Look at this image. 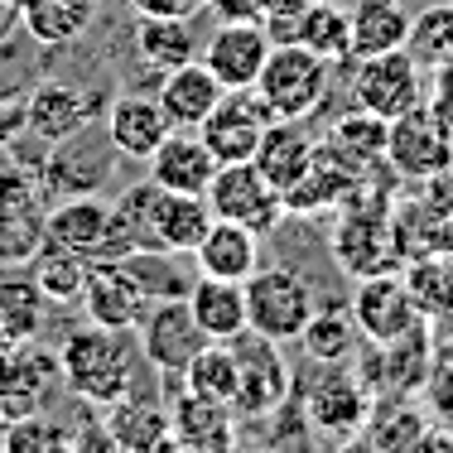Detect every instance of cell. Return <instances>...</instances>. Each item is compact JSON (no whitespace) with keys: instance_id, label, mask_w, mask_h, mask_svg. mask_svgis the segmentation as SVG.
<instances>
[{"instance_id":"cell-6","label":"cell","mask_w":453,"mask_h":453,"mask_svg":"<svg viewBox=\"0 0 453 453\" xmlns=\"http://www.w3.org/2000/svg\"><path fill=\"white\" fill-rule=\"evenodd\" d=\"M352 319H357L362 328V342H372V348H386V342L405 338L410 328H419V309L415 299H410L401 271H381V275H362L352 280V299H348Z\"/></svg>"},{"instance_id":"cell-23","label":"cell","mask_w":453,"mask_h":453,"mask_svg":"<svg viewBox=\"0 0 453 453\" xmlns=\"http://www.w3.org/2000/svg\"><path fill=\"white\" fill-rule=\"evenodd\" d=\"M222 82L208 73V63L203 58H193V63H183V68L174 73H165L159 78V106H165V116L174 121V131H198L203 121H208V111L222 102Z\"/></svg>"},{"instance_id":"cell-2","label":"cell","mask_w":453,"mask_h":453,"mask_svg":"<svg viewBox=\"0 0 453 453\" xmlns=\"http://www.w3.org/2000/svg\"><path fill=\"white\" fill-rule=\"evenodd\" d=\"M328 82H333L328 58H319L304 44H275L261 78H256V92L275 111V121H309L328 96Z\"/></svg>"},{"instance_id":"cell-22","label":"cell","mask_w":453,"mask_h":453,"mask_svg":"<svg viewBox=\"0 0 453 453\" xmlns=\"http://www.w3.org/2000/svg\"><path fill=\"white\" fill-rule=\"evenodd\" d=\"M314 155H319V145H314V135L304 131V121H271L261 135V145H256V155H251V165L271 179V188L289 193L309 169H314Z\"/></svg>"},{"instance_id":"cell-41","label":"cell","mask_w":453,"mask_h":453,"mask_svg":"<svg viewBox=\"0 0 453 453\" xmlns=\"http://www.w3.org/2000/svg\"><path fill=\"white\" fill-rule=\"evenodd\" d=\"M425 395L439 419H453V342H434V362L425 376Z\"/></svg>"},{"instance_id":"cell-51","label":"cell","mask_w":453,"mask_h":453,"mask_svg":"<svg viewBox=\"0 0 453 453\" xmlns=\"http://www.w3.org/2000/svg\"><path fill=\"white\" fill-rule=\"evenodd\" d=\"M19 5H25V0H0V10H19Z\"/></svg>"},{"instance_id":"cell-21","label":"cell","mask_w":453,"mask_h":453,"mask_svg":"<svg viewBox=\"0 0 453 453\" xmlns=\"http://www.w3.org/2000/svg\"><path fill=\"white\" fill-rule=\"evenodd\" d=\"M212 226V208L203 193H155V218H150V232H155V256H193L198 242Z\"/></svg>"},{"instance_id":"cell-15","label":"cell","mask_w":453,"mask_h":453,"mask_svg":"<svg viewBox=\"0 0 453 453\" xmlns=\"http://www.w3.org/2000/svg\"><path fill=\"white\" fill-rule=\"evenodd\" d=\"M304 405H309V419L328 434H352L372 419V395L352 372H342V362H319L314 381L304 391Z\"/></svg>"},{"instance_id":"cell-40","label":"cell","mask_w":453,"mask_h":453,"mask_svg":"<svg viewBox=\"0 0 453 453\" xmlns=\"http://www.w3.org/2000/svg\"><path fill=\"white\" fill-rule=\"evenodd\" d=\"M169 429H174L183 444L222 449V439H226V405H212V401H198V395H188V401L179 405V415L169 419Z\"/></svg>"},{"instance_id":"cell-48","label":"cell","mask_w":453,"mask_h":453,"mask_svg":"<svg viewBox=\"0 0 453 453\" xmlns=\"http://www.w3.org/2000/svg\"><path fill=\"white\" fill-rule=\"evenodd\" d=\"M25 135V102H10V111H0V145H15Z\"/></svg>"},{"instance_id":"cell-53","label":"cell","mask_w":453,"mask_h":453,"mask_svg":"<svg viewBox=\"0 0 453 453\" xmlns=\"http://www.w3.org/2000/svg\"><path fill=\"white\" fill-rule=\"evenodd\" d=\"M449 265H453V246H449Z\"/></svg>"},{"instance_id":"cell-8","label":"cell","mask_w":453,"mask_h":453,"mask_svg":"<svg viewBox=\"0 0 453 453\" xmlns=\"http://www.w3.org/2000/svg\"><path fill=\"white\" fill-rule=\"evenodd\" d=\"M150 304H155V295L131 261H92L88 289H82L88 323H102L111 333H135Z\"/></svg>"},{"instance_id":"cell-49","label":"cell","mask_w":453,"mask_h":453,"mask_svg":"<svg viewBox=\"0 0 453 453\" xmlns=\"http://www.w3.org/2000/svg\"><path fill=\"white\" fill-rule=\"evenodd\" d=\"M304 5H314V0H271V10H265V19H271V15H299ZM265 19H261V25H265Z\"/></svg>"},{"instance_id":"cell-17","label":"cell","mask_w":453,"mask_h":453,"mask_svg":"<svg viewBox=\"0 0 453 453\" xmlns=\"http://www.w3.org/2000/svg\"><path fill=\"white\" fill-rule=\"evenodd\" d=\"M169 131H174V121L165 116L159 96L121 92L111 106H106V145H111L116 155H126V159H140V165H145Z\"/></svg>"},{"instance_id":"cell-14","label":"cell","mask_w":453,"mask_h":453,"mask_svg":"<svg viewBox=\"0 0 453 453\" xmlns=\"http://www.w3.org/2000/svg\"><path fill=\"white\" fill-rule=\"evenodd\" d=\"M44 236L88 261H121L116 256V232H111V208L92 193H73L53 212H44Z\"/></svg>"},{"instance_id":"cell-4","label":"cell","mask_w":453,"mask_h":453,"mask_svg":"<svg viewBox=\"0 0 453 453\" xmlns=\"http://www.w3.org/2000/svg\"><path fill=\"white\" fill-rule=\"evenodd\" d=\"M348 102L372 111V116H381V121H395V116L425 106V68L410 58V49L362 58V63H352Z\"/></svg>"},{"instance_id":"cell-45","label":"cell","mask_w":453,"mask_h":453,"mask_svg":"<svg viewBox=\"0 0 453 453\" xmlns=\"http://www.w3.org/2000/svg\"><path fill=\"white\" fill-rule=\"evenodd\" d=\"M73 453H121V444L111 439V429L106 425H88L73 434Z\"/></svg>"},{"instance_id":"cell-38","label":"cell","mask_w":453,"mask_h":453,"mask_svg":"<svg viewBox=\"0 0 453 453\" xmlns=\"http://www.w3.org/2000/svg\"><path fill=\"white\" fill-rule=\"evenodd\" d=\"M111 410L116 415H111L106 429H111V439L121 444V453H140V449L159 444V439H169V415L159 405L135 401V395H121Z\"/></svg>"},{"instance_id":"cell-31","label":"cell","mask_w":453,"mask_h":453,"mask_svg":"<svg viewBox=\"0 0 453 453\" xmlns=\"http://www.w3.org/2000/svg\"><path fill=\"white\" fill-rule=\"evenodd\" d=\"M92 10H96V0H25L19 19H25V35L35 44L63 49V44H78L88 35Z\"/></svg>"},{"instance_id":"cell-3","label":"cell","mask_w":453,"mask_h":453,"mask_svg":"<svg viewBox=\"0 0 453 453\" xmlns=\"http://www.w3.org/2000/svg\"><path fill=\"white\" fill-rule=\"evenodd\" d=\"M314 309V285L289 265H261L246 280V328L271 342H299Z\"/></svg>"},{"instance_id":"cell-24","label":"cell","mask_w":453,"mask_h":453,"mask_svg":"<svg viewBox=\"0 0 453 453\" xmlns=\"http://www.w3.org/2000/svg\"><path fill=\"white\" fill-rule=\"evenodd\" d=\"M193 261H198V275H218V280H251L261 271V236L251 232V226L242 222H222L212 218L208 236L198 242V251H193Z\"/></svg>"},{"instance_id":"cell-42","label":"cell","mask_w":453,"mask_h":453,"mask_svg":"<svg viewBox=\"0 0 453 453\" xmlns=\"http://www.w3.org/2000/svg\"><path fill=\"white\" fill-rule=\"evenodd\" d=\"M425 111L434 116V126L453 140V73H439L434 78V92L425 96Z\"/></svg>"},{"instance_id":"cell-52","label":"cell","mask_w":453,"mask_h":453,"mask_svg":"<svg viewBox=\"0 0 453 453\" xmlns=\"http://www.w3.org/2000/svg\"><path fill=\"white\" fill-rule=\"evenodd\" d=\"M0 429H5V410H0Z\"/></svg>"},{"instance_id":"cell-33","label":"cell","mask_w":453,"mask_h":453,"mask_svg":"<svg viewBox=\"0 0 453 453\" xmlns=\"http://www.w3.org/2000/svg\"><path fill=\"white\" fill-rule=\"evenodd\" d=\"M299 342H304V352L314 362H348L362 348V328L348 304H319L314 319L299 333Z\"/></svg>"},{"instance_id":"cell-20","label":"cell","mask_w":453,"mask_h":453,"mask_svg":"<svg viewBox=\"0 0 453 453\" xmlns=\"http://www.w3.org/2000/svg\"><path fill=\"white\" fill-rule=\"evenodd\" d=\"M391 236H395V256L405 261H429V256H449L453 246V218L429 203V193H410L391 212Z\"/></svg>"},{"instance_id":"cell-7","label":"cell","mask_w":453,"mask_h":453,"mask_svg":"<svg viewBox=\"0 0 453 453\" xmlns=\"http://www.w3.org/2000/svg\"><path fill=\"white\" fill-rule=\"evenodd\" d=\"M135 338H140V357L155 366V372L183 376V366H188V362L203 352L208 333L198 328L188 299H183V295H169V299H155V304L145 309Z\"/></svg>"},{"instance_id":"cell-9","label":"cell","mask_w":453,"mask_h":453,"mask_svg":"<svg viewBox=\"0 0 453 453\" xmlns=\"http://www.w3.org/2000/svg\"><path fill=\"white\" fill-rule=\"evenodd\" d=\"M271 49H275V39L261 19H222V25L203 39L198 58L208 63V73L226 92H236V88H256Z\"/></svg>"},{"instance_id":"cell-28","label":"cell","mask_w":453,"mask_h":453,"mask_svg":"<svg viewBox=\"0 0 453 453\" xmlns=\"http://www.w3.org/2000/svg\"><path fill=\"white\" fill-rule=\"evenodd\" d=\"M198 29L183 15H140L135 25V53L150 63L155 73H174L183 63L198 58Z\"/></svg>"},{"instance_id":"cell-32","label":"cell","mask_w":453,"mask_h":453,"mask_svg":"<svg viewBox=\"0 0 453 453\" xmlns=\"http://www.w3.org/2000/svg\"><path fill=\"white\" fill-rule=\"evenodd\" d=\"M183 386L188 395L212 405H236V391H242V362H236L232 342H203V352L183 366Z\"/></svg>"},{"instance_id":"cell-1","label":"cell","mask_w":453,"mask_h":453,"mask_svg":"<svg viewBox=\"0 0 453 453\" xmlns=\"http://www.w3.org/2000/svg\"><path fill=\"white\" fill-rule=\"evenodd\" d=\"M58 376L88 405H116L135 386V342L102 323H82L58 348Z\"/></svg>"},{"instance_id":"cell-27","label":"cell","mask_w":453,"mask_h":453,"mask_svg":"<svg viewBox=\"0 0 453 453\" xmlns=\"http://www.w3.org/2000/svg\"><path fill=\"white\" fill-rule=\"evenodd\" d=\"M348 29H352V63H362L376 58V53L405 49L410 15L401 10V0H352Z\"/></svg>"},{"instance_id":"cell-13","label":"cell","mask_w":453,"mask_h":453,"mask_svg":"<svg viewBox=\"0 0 453 453\" xmlns=\"http://www.w3.org/2000/svg\"><path fill=\"white\" fill-rule=\"evenodd\" d=\"M53 381H58V357L49 348H39L35 338L5 348L0 352V410H5V419L44 410Z\"/></svg>"},{"instance_id":"cell-46","label":"cell","mask_w":453,"mask_h":453,"mask_svg":"<svg viewBox=\"0 0 453 453\" xmlns=\"http://www.w3.org/2000/svg\"><path fill=\"white\" fill-rule=\"evenodd\" d=\"M425 193H429V203H434L439 212H444V218H453V165L444 169V174H434L425 183Z\"/></svg>"},{"instance_id":"cell-37","label":"cell","mask_w":453,"mask_h":453,"mask_svg":"<svg viewBox=\"0 0 453 453\" xmlns=\"http://www.w3.org/2000/svg\"><path fill=\"white\" fill-rule=\"evenodd\" d=\"M44 304L49 299L39 295V285L29 271H15V275L0 271V323H5L19 342L44 328Z\"/></svg>"},{"instance_id":"cell-39","label":"cell","mask_w":453,"mask_h":453,"mask_svg":"<svg viewBox=\"0 0 453 453\" xmlns=\"http://www.w3.org/2000/svg\"><path fill=\"white\" fill-rule=\"evenodd\" d=\"M0 453H73V429L58 425L44 410H35V415L5 419V429H0Z\"/></svg>"},{"instance_id":"cell-19","label":"cell","mask_w":453,"mask_h":453,"mask_svg":"<svg viewBox=\"0 0 453 453\" xmlns=\"http://www.w3.org/2000/svg\"><path fill=\"white\" fill-rule=\"evenodd\" d=\"M96 106H88V96H82L73 82H39L35 92L25 96V135L29 140H44L49 145H58V140L88 131Z\"/></svg>"},{"instance_id":"cell-30","label":"cell","mask_w":453,"mask_h":453,"mask_svg":"<svg viewBox=\"0 0 453 453\" xmlns=\"http://www.w3.org/2000/svg\"><path fill=\"white\" fill-rule=\"evenodd\" d=\"M285 44H304V49H314L319 58L348 63V68H352L348 10L333 5V0H314V5H304V10L295 15V25H289V39H285Z\"/></svg>"},{"instance_id":"cell-10","label":"cell","mask_w":453,"mask_h":453,"mask_svg":"<svg viewBox=\"0 0 453 453\" xmlns=\"http://www.w3.org/2000/svg\"><path fill=\"white\" fill-rule=\"evenodd\" d=\"M271 121H275V111L261 102V92L236 88V92H222V102L208 111V121L198 126V135L208 140L218 165H242V159L256 155V145H261V135Z\"/></svg>"},{"instance_id":"cell-44","label":"cell","mask_w":453,"mask_h":453,"mask_svg":"<svg viewBox=\"0 0 453 453\" xmlns=\"http://www.w3.org/2000/svg\"><path fill=\"white\" fill-rule=\"evenodd\" d=\"M208 10L218 19H265L271 0H208Z\"/></svg>"},{"instance_id":"cell-5","label":"cell","mask_w":453,"mask_h":453,"mask_svg":"<svg viewBox=\"0 0 453 453\" xmlns=\"http://www.w3.org/2000/svg\"><path fill=\"white\" fill-rule=\"evenodd\" d=\"M203 198H208L212 218L242 222V226H251L256 236L275 232L280 218H285V193L271 188V179H265L251 159H242V165H218V174H212Z\"/></svg>"},{"instance_id":"cell-47","label":"cell","mask_w":453,"mask_h":453,"mask_svg":"<svg viewBox=\"0 0 453 453\" xmlns=\"http://www.w3.org/2000/svg\"><path fill=\"white\" fill-rule=\"evenodd\" d=\"M410 453H453V419H444V429H425Z\"/></svg>"},{"instance_id":"cell-11","label":"cell","mask_w":453,"mask_h":453,"mask_svg":"<svg viewBox=\"0 0 453 453\" xmlns=\"http://www.w3.org/2000/svg\"><path fill=\"white\" fill-rule=\"evenodd\" d=\"M333 261H338V271L348 280L395 271L401 256H395L391 218L376 208H348L338 218V226H333Z\"/></svg>"},{"instance_id":"cell-36","label":"cell","mask_w":453,"mask_h":453,"mask_svg":"<svg viewBox=\"0 0 453 453\" xmlns=\"http://www.w3.org/2000/svg\"><path fill=\"white\" fill-rule=\"evenodd\" d=\"M386 131H391V121L362 111V106H348V111L333 121L328 145L338 150L342 159H352L357 169H366V165H376V159H386Z\"/></svg>"},{"instance_id":"cell-35","label":"cell","mask_w":453,"mask_h":453,"mask_svg":"<svg viewBox=\"0 0 453 453\" xmlns=\"http://www.w3.org/2000/svg\"><path fill=\"white\" fill-rule=\"evenodd\" d=\"M405 289L415 299L419 319L425 323H444L453 319V265L449 256H429V261H405Z\"/></svg>"},{"instance_id":"cell-16","label":"cell","mask_w":453,"mask_h":453,"mask_svg":"<svg viewBox=\"0 0 453 453\" xmlns=\"http://www.w3.org/2000/svg\"><path fill=\"white\" fill-rule=\"evenodd\" d=\"M232 348H236V362H242V391H236L232 410H246V415H265V410H275L289 395V366L280 362V352H275L280 342H271V338H261V333L246 328Z\"/></svg>"},{"instance_id":"cell-29","label":"cell","mask_w":453,"mask_h":453,"mask_svg":"<svg viewBox=\"0 0 453 453\" xmlns=\"http://www.w3.org/2000/svg\"><path fill=\"white\" fill-rule=\"evenodd\" d=\"M29 275H35L39 295H44L49 304H78L82 289H88L92 261L44 236V242L35 246V256H29Z\"/></svg>"},{"instance_id":"cell-12","label":"cell","mask_w":453,"mask_h":453,"mask_svg":"<svg viewBox=\"0 0 453 453\" xmlns=\"http://www.w3.org/2000/svg\"><path fill=\"white\" fill-rule=\"evenodd\" d=\"M386 165L410 183H429L453 165V140L439 131L425 106H415V111L395 116L386 131Z\"/></svg>"},{"instance_id":"cell-43","label":"cell","mask_w":453,"mask_h":453,"mask_svg":"<svg viewBox=\"0 0 453 453\" xmlns=\"http://www.w3.org/2000/svg\"><path fill=\"white\" fill-rule=\"evenodd\" d=\"M131 5H135V15H183V19H193V15L208 10V0H131Z\"/></svg>"},{"instance_id":"cell-34","label":"cell","mask_w":453,"mask_h":453,"mask_svg":"<svg viewBox=\"0 0 453 453\" xmlns=\"http://www.w3.org/2000/svg\"><path fill=\"white\" fill-rule=\"evenodd\" d=\"M410 58L439 78V73H453V0L444 5H429L419 15H410V39H405Z\"/></svg>"},{"instance_id":"cell-26","label":"cell","mask_w":453,"mask_h":453,"mask_svg":"<svg viewBox=\"0 0 453 453\" xmlns=\"http://www.w3.org/2000/svg\"><path fill=\"white\" fill-rule=\"evenodd\" d=\"M429 362H434V338H429V323H419V328L405 333V338H395V342H386V348H376L366 386H386V391L415 395V391H425Z\"/></svg>"},{"instance_id":"cell-50","label":"cell","mask_w":453,"mask_h":453,"mask_svg":"<svg viewBox=\"0 0 453 453\" xmlns=\"http://www.w3.org/2000/svg\"><path fill=\"white\" fill-rule=\"evenodd\" d=\"M15 342H19V338H15V333H10V328H5V323H0V352H5V348H15Z\"/></svg>"},{"instance_id":"cell-25","label":"cell","mask_w":453,"mask_h":453,"mask_svg":"<svg viewBox=\"0 0 453 453\" xmlns=\"http://www.w3.org/2000/svg\"><path fill=\"white\" fill-rule=\"evenodd\" d=\"M183 299H188L198 328L208 333V342H236L246 333V285L242 280L198 275Z\"/></svg>"},{"instance_id":"cell-18","label":"cell","mask_w":453,"mask_h":453,"mask_svg":"<svg viewBox=\"0 0 453 453\" xmlns=\"http://www.w3.org/2000/svg\"><path fill=\"white\" fill-rule=\"evenodd\" d=\"M145 169H150L145 179L169 193H208L212 174H218V155L198 131H169L155 155L145 159Z\"/></svg>"},{"instance_id":"cell-54","label":"cell","mask_w":453,"mask_h":453,"mask_svg":"<svg viewBox=\"0 0 453 453\" xmlns=\"http://www.w3.org/2000/svg\"><path fill=\"white\" fill-rule=\"evenodd\" d=\"M96 5H102V0H96Z\"/></svg>"}]
</instances>
